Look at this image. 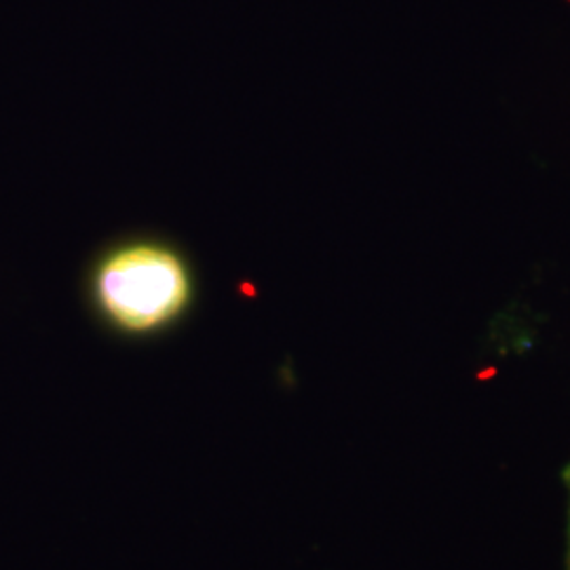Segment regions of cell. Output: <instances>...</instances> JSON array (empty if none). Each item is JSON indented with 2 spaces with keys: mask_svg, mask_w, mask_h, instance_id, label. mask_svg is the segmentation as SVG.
<instances>
[{
  "mask_svg": "<svg viewBox=\"0 0 570 570\" xmlns=\"http://www.w3.org/2000/svg\"><path fill=\"white\" fill-rule=\"evenodd\" d=\"M96 298L119 330L146 334L183 315L190 301V277L171 249L131 245L110 254L98 268Z\"/></svg>",
  "mask_w": 570,
  "mask_h": 570,
  "instance_id": "cell-1",
  "label": "cell"
}]
</instances>
